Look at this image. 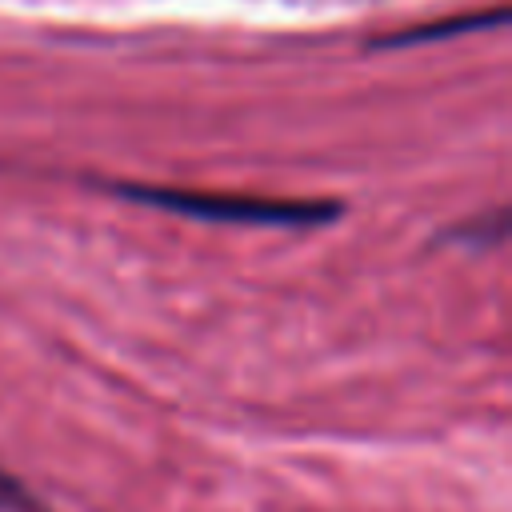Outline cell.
<instances>
[{"instance_id": "1", "label": "cell", "mask_w": 512, "mask_h": 512, "mask_svg": "<svg viewBox=\"0 0 512 512\" xmlns=\"http://www.w3.org/2000/svg\"><path fill=\"white\" fill-rule=\"evenodd\" d=\"M120 196L204 216V220H232V224H288V228H312L328 216H336V204L324 200H256V196H224V192H180V188H148V184H116Z\"/></svg>"}, {"instance_id": "2", "label": "cell", "mask_w": 512, "mask_h": 512, "mask_svg": "<svg viewBox=\"0 0 512 512\" xmlns=\"http://www.w3.org/2000/svg\"><path fill=\"white\" fill-rule=\"evenodd\" d=\"M504 12H492V16H464V20H448V24H432V28H412L404 36H392L388 44H416V40H432V36H452L456 28H484V24H500Z\"/></svg>"}, {"instance_id": "3", "label": "cell", "mask_w": 512, "mask_h": 512, "mask_svg": "<svg viewBox=\"0 0 512 512\" xmlns=\"http://www.w3.org/2000/svg\"><path fill=\"white\" fill-rule=\"evenodd\" d=\"M0 512H48V508H40L24 484H16L12 476L0 472Z\"/></svg>"}]
</instances>
